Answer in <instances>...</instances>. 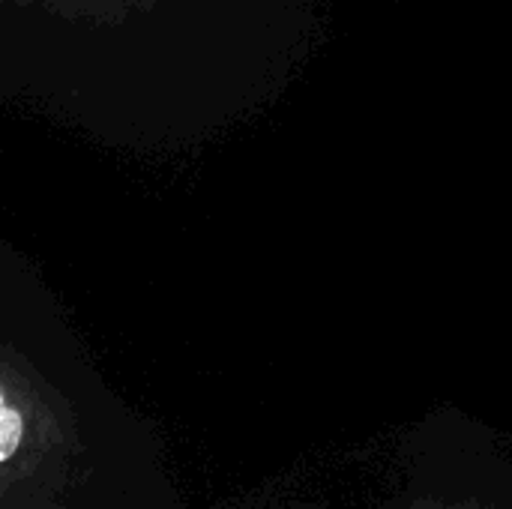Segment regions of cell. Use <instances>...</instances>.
<instances>
[{
  "label": "cell",
  "mask_w": 512,
  "mask_h": 509,
  "mask_svg": "<svg viewBox=\"0 0 512 509\" xmlns=\"http://www.w3.org/2000/svg\"><path fill=\"white\" fill-rule=\"evenodd\" d=\"M24 435V411L15 405V393L3 384V402H0V459L9 465L21 447Z\"/></svg>",
  "instance_id": "obj_1"
}]
</instances>
